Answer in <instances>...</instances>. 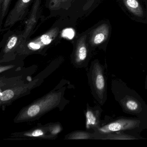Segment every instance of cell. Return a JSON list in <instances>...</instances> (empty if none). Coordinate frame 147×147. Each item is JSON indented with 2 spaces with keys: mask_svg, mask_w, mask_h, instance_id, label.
<instances>
[{
  "mask_svg": "<svg viewBox=\"0 0 147 147\" xmlns=\"http://www.w3.org/2000/svg\"><path fill=\"white\" fill-rule=\"evenodd\" d=\"M50 133L55 138L57 135L63 130L62 125L60 123H52L48 124Z\"/></svg>",
  "mask_w": 147,
  "mask_h": 147,
  "instance_id": "obj_18",
  "label": "cell"
},
{
  "mask_svg": "<svg viewBox=\"0 0 147 147\" xmlns=\"http://www.w3.org/2000/svg\"><path fill=\"white\" fill-rule=\"evenodd\" d=\"M147 129V122L138 117H119L110 121L95 129L96 139L102 135L116 132H124L139 136L142 131Z\"/></svg>",
  "mask_w": 147,
  "mask_h": 147,
  "instance_id": "obj_3",
  "label": "cell"
},
{
  "mask_svg": "<svg viewBox=\"0 0 147 147\" xmlns=\"http://www.w3.org/2000/svg\"><path fill=\"white\" fill-rule=\"evenodd\" d=\"M127 9L133 14L138 17H142L143 11L138 0H123Z\"/></svg>",
  "mask_w": 147,
  "mask_h": 147,
  "instance_id": "obj_15",
  "label": "cell"
},
{
  "mask_svg": "<svg viewBox=\"0 0 147 147\" xmlns=\"http://www.w3.org/2000/svg\"><path fill=\"white\" fill-rule=\"evenodd\" d=\"M87 76L93 96L103 105L107 100V82L105 68L99 61L94 60L92 63Z\"/></svg>",
  "mask_w": 147,
  "mask_h": 147,
  "instance_id": "obj_4",
  "label": "cell"
},
{
  "mask_svg": "<svg viewBox=\"0 0 147 147\" xmlns=\"http://www.w3.org/2000/svg\"><path fill=\"white\" fill-rule=\"evenodd\" d=\"M40 0H36L35 2H34L30 14L26 25L23 34L21 35V38L20 39L18 45L26 41V39L30 36L35 27V25L36 22L37 15L40 6Z\"/></svg>",
  "mask_w": 147,
  "mask_h": 147,
  "instance_id": "obj_11",
  "label": "cell"
},
{
  "mask_svg": "<svg viewBox=\"0 0 147 147\" xmlns=\"http://www.w3.org/2000/svg\"><path fill=\"white\" fill-rule=\"evenodd\" d=\"M13 67V66H11V65H10V66H1V67H0V72H1V73H2L4 71H6V70H7V69H9L11 68V67Z\"/></svg>",
  "mask_w": 147,
  "mask_h": 147,
  "instance_id": "obj_20",
  "label": "cell"
},
{
  "mask_svg": "<svg viewBox=\"0 0 147 147\" xmlns=\"http://www.w3.org/2000/svg\"><path fill=\"white\" fill-rule=\"evenodd\" d=\"M66 140L78 139H96V135L94 132L91 133L88 131L77 130L69 133L65 137Z\"/></svg>",
  "mask_w": 147,
  "mask_h": 147,
  "instance_id": "obj_14",
  "label": "cell"
},
{
  "mask_svg": "<svg viewBox=\"0 0 147 147\" xmlns=\"http://www.w3.org/2000/svg\"><path fill=\"white\" fill-rule=\"evenodd\" d=\"M73 0H50L49 8L52 10L63 8L67 4H70Z\"/></svg>",
  "mask_w": 147,
  "mask_h": 147,
  "instance_id": "obj_17",
  "label": "cell"
},
{
  "mask_svg": "<svg viewBox=\"0 0 147 147\" xmlns=\"http://www.w3.org/2000/svg\"><path fill=\"white\" fill-rule=\"evenodd\" d=\"M59 32L57 27L51 29L36 39L24 42L18 45L17 51L20 55H29L42 50V49L51 43Z\"/></svg>",
  "mask_w": 147,
  "mask_h": 147,
  "instance_id": "obj_5",
  "label": "cell"
},
{
  "mask_svg": "<svg viewBox=\"0 0 147 147\" xmlns=\"http://www.w3.org/2000/svg\"><path fill=\"white\" fill-rule=\"evenodd\" d=\"M4 0H0V9L2 7V5H3Z\"/></svg>",
  "mask_w": 147,
  "mask_h": 147,
  "instance_id": "obj_21",
  "label": "cell"
},
{
  "mask_svg": "<svg viewBox=\"0 0 147 147\" xmlns=\"http://www.w3.org/2000/svg\"><path fill=\"white\" fill-rule=\"evenodd\" d=\"M86 38V35H84L76 42L72 60L74 67L76 68L86 67L88 64V52Z\"/></svg>",
  "mask_w": 147,
  "mask_h": 147,
  "instance_id": "obj_8",
  "label": "cell"
},
{
  "mask_svg": "<svg viewBox=\"0 0 147 147\" xmlns=\"http://www.w3.org/2000/svg\"><path fill=\"white\" fill-rule=\"evenodd\" d=\"M109 33L108 25L103 24L94 29L91 32L89 43L92 46H98L105 42Z\"/></svg>",
  "mask_w": 147,
  "mask_h": 147,
  "instance_id": "obj_12",
  "label": "cell"
},
{
  "mask_svg": "<svg viewBox=\"0 0 147 147\" xmlns=\"http://www.w3.org/2000/svg\"><path fill=\"white\" fill-rule=\"evenodd\" d=\"M11 0H4L3 5H2V7L0 11V21H1V25H2V22L5 17L6 15L7 12H8V9H9V6H10V3H11Z\"/></svg>",
  "mask_w": 147,
  "mask_h": 147,
  "instance_id": "obj_19",
  "label": "cell"
},
{
  "mask_svg": "<svg viewBox=\"0 0 147 147\" xmlns=\"http://www.w3.org/2000/svg\"><path fill=\"white\" fill-rule=\"evenodd\" d=\"M65 89L64 87L55 89L25 107L14 118V123L33 121L57 107L65 106L68 103L64 97Z\"/></svg>",
  "mask_w": 147,
  "mask_h": 147,
  "instance_id": "obj_1",
  "label": "cell"
},
{
  "mask_svg": "<svg viewBox=\"0 0 147 147\" xmlns=\"http://www.w3.org/2000/svg\"><path fill=\"white\" fill-rule=\"evenodd\" d=\"M111 91L124 112L147 122V104L136 91L118 79L112 80Z\"/></svg>",
  "mask_w": 147,
  "mask_h": 147,
  "instance_id": "obj_2",
  "label": "cell"
},
{
  "mask_svg": "<svg viewBox=\"0 0 147 147\" xmlns=\"http://www.w3.org/2000/svg\"><path fill=\"white\" fill-rule=\"evenodd\" d=\"M139 136L131 135L124 132H116L100 136L97 139L98 140H136L143 139Z\"/></svg>",
  "mask_w": 147,
  "mask_h": 147,
  "instance_id": "obj_13",
  "label": "cell"
},
{
  "mask_svg": "<svg viewBox=\"0 0 147 147\" xmlns=\"http://www.w3.org/2000/svg\"><path fill=\"white\" fill-rule=\"evenodd\" d=\"M16 137L24 138H39V139H55L50 133L48 124L44 126H38L24 132H18L12 134Z\"/></svg>",
  "mask_w": 147,
  "mask_h": 147,
  "instance_id": "obj_10",
  "label": "cell"
},
{
  "mask_svg": "<svg viewBox=\"0 0 147 147\" xmlns=\"http://www.w3.org/2000/svg\"><path fill=\"white\" fill-rule=\"evenodd\" d=\"M20 38H19L18 36H13L11 37L9 40L7 41L6 45L5 46L3 50V53L4 55H7L10 52H11L12 51L14 50L16 47H18L19 42Z\"/></svg>",
  "mask_w": 147,
  "mask_h": 147,
  "instance_id": "obj_16",
  "label": "cell"
},
{
  "mask_svg": "<svg viewBox=\"0 0 147 147\" xmlns=\"http://www.w3.org/2000/svg\"><path fill=\"white\" fill-rule=\"evenodd\" d=\"M37 80H35L29 84H19L8 87L7 88L1 91L0 100L1 105H5L10 104L16 99L27 94L30 92L32 87L36 84Z\"/></svg>",
  "mask_w": 147,
  "mask_h": 147,
  "instance_id": "obj_6",
  "label": "cell"
},
{
  "mask_svg": "<svg viewBox=\"0 0 147 147\" xmlns=\"http://www.w3.org/2000/svg\"><path fill=\"white\" fill-rule=\"evenodd\" d=\"M102 110L100 107H92L87 104L86 110L85 112L86 127L87 130L92 129L94 131L102 125L103 123L100 120Z\"/></svg>",
  "mask_w": 147,
  "mask_h": 147,
  "instance_id": "obj_9",
  "label": "cell"
},
{
  "mask_svg": "<svg viewBox=\"0 0 147 147\" xmlns=\"http://www.w3.org/2000/svg\"><path fill=\"white\" fill-rule=\"evenodd\" d=\"M33 0H18L11 11L4 24V28H8L22 20L25 17L28 8Z\"/></svg>",
  "mask_w": 147,
  "mask_h": 147,
  "instance_id": "obj_7",
  "label": "cell"
}]
</instances>
